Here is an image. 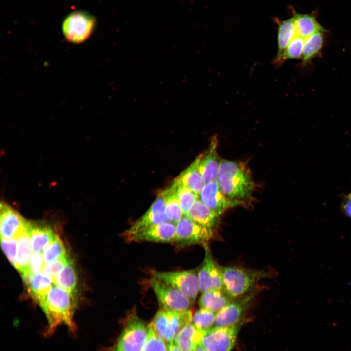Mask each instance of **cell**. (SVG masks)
<instances>
[{
	"instance_id": "cell-1",
	"label": "cell",
	"mask_w": 351,
	"mask_h": 351,
	"mask_svg": "<svg viewBox=\"0 0 351 351\" xmlns=\"http://www.w3.org/2000/svg\"><path fill=\"white\" fill-rule=\"evenodd\" d=\"M215 181L235 207L246 205L251 201L255 184L245 162L221 160Z\"/></svg>"
},
{
	"instance_id": "cell-2",
	"label": "cell",
	"mask_w": 351,
	"mask_h": 351,
	"mask_svg": "<svg viewBox=\"0 0 351 351\" xmlns=\"http://www.w3.org/2000/svg\"><path fill=\"white\" fill-rule=\"evenodd\" d=\"M74 295L53 284L44 300L39 305L48 323L44 332V336H51L57 327L61 325L66 326L73 335L77 334V327L73 318L76 306Z\"/></svg>"
},
{
	"instance_id": "cell-3",
	"label": "cell",
	"mask_w": 351,
	"mask_h": 351,
	"mask_svg": "<svg viewBox=\"0 0 351 351\" xmlns=\"http://www.w3.org/2000/svg\"><path fill=\"white\" fill-rule=\"evenodd\" d=\"M272 273L264 269H251L235 266L222 268L224 288L233 298L250 292L258 281L269 277Z\"/></svg>"
},
{
	"instance_id": "cell-4",
	"label": "cell",
	"mask_w": 351,
	"mask_h": 351,
	"mask_svg": "<svg viewBox=\"0 0 351 351\" xmlns=\"http://www.w3.org/2000/svg\"><path fill=\"white\" fill-rule=\"evenodd\" d=\"M192 317L190 310L176 311L161 309L149 325L157 335L168 344L174 341L183 328L192 322Z\"/></svg>"
},
{
	"instance_id": "cell-5",
	"label": "cell",
	"mask_w": 351,
	"mask_h": 351,
	"mask_svg": "<svg viewBox=\"0 0 351 351\" xmlns=\"http://www.w3.org/2000/svg\"><path fill=\"white\" fill-rule=\"evenodd\" d=\"M96 24L95 17L90 13L82 10L74 11L64 19L62 24V33L68 42L81 43L89 38Z\"/></svg>"
},
{
	"instance_id": "cell-6",
	"label": "cell",
	"mask_w": 351,
	"mask_h": 351,
	"mask_svg": "<svg viewBox=\"0 0 351 351\" xmlns=\"http://www.w3.org/2000/svg\"><path fill=\"white\" fill-rule=\"evenodd\" d=\"M125 327L111 351H141L146 342L148 326L136 314L128 315Z\"/></svg>"
},
{
	"instance_id": "cell-7",
	"label": "cell",
	"mask_w": 351,
	"mask_h": 351,
	"mask_svg": "<svg viewBox=\"0 0 351 351\" xmlns=\"http://www.w3.org/2000/svg\"><path fill=\"white\" fill-rule=\"evenodd\" d=\"M152 277L175 288L194 304L199 291L196 270L160 272L152 271Z\"/></svg>"
},
{
	"instance_id": "cell-8",
	"label": "cell",
	"mask_w": 351,
	"mask_h": 351,
	"mask_svg": "<svg viewBox=\"0 0 351 351\" xmlns=\"http://www.w3.org/2000/svg\"><path fill=\"white\" fill-rule=\"evenodd\" d=\"M212 230L184 215L176 224L175 242L178 247L193 244H203L213 235Z\"/></svg>"
},
{
	"instance_id": "cell-9",
	"label": "cell",
	"mask_w": 351,
	"mask_h": 351,
	"mask_svg": "<svg viewBox=\"0 0 351 351\" xmlns=\"http://www.w3.org/2000/svg\"><path fill=\"white\" fill-rule=\"evenodd\" d=\"M240 323L204 331L200 345L207 351H231L236 342Z\"/></svg>"
},
{
	"instance_id": "cell-10",
	"label": "cell",
	"mask_w": 351,
	"mask_h": 351,
	"mask_svg": "<svg viewBox=\"0 0 351 351\" xmlns=\"http://www.w3.org/2000/svg\"><path fill=\"white\" fill-rule=\"evenodd\" d=\"M149 285L161 309L186 311L193 305L191 301L171 285L152 277Z\"/></svg>"
},
{
	"instance_id": "cell-11",
	"label": "cell",
	"mask_w": 351,
	"mask_h": 351,
	"mask_svg": "<svg viewBox=\"0 0 351 351\" xmlns=\"http://www.w3.org/2000/svg\"><path fill=\"white\" fill-rule=\"evenodd\" d=\"M257 292V291L253 290L233 299L217 313L214 327H228L240 323L243 316L255 298Z\"/></svg>"
},
{
	"instance_id": "cell-12",
	"label": "cell",
	"mask_w": 351,
	"mask_h": 351,
	"mask_svg": "<svg viewBox=\"0 0 351 351\" xmlns=\"http://www.w3.org/2000/svg\"><path fill=\"white\" fill-rule=\"evenodd\" d=\"M205 257L198 272V280L200 292L224 288L222 268L214 259L207 243L203 245Z\"/></svg>"
},
{
	"instance_id": "cell-13",
	"label": "cell",
	"mask_w": 351,
	"mask_h": 351,
	"mask_svg": "<svg viewBox=\"0 0 351 351\" xmlns=\"http://www.w3.org/2000/svg\"><path fill=\"white\" fill-rule=\"evenodd\" d=\"M168 221L165 214V204L163 197L159 193L146 213L121 234L126 240L155 225Z\"/></svg>"
},
{
	"instance_id": "cell-14",
	"label": "cell",
	"mask_w": 351,
	"mask_h": 351,
	"mask_svg": "<svg viewBox=\"0 0 351 351\" xmlns=\"http://www.w3.org/2000/svg\"><path fill=\"white\" fill-rule=\"evenodd\" d=\"M28 222L7 204L1 203L0 233L1 239L17 238L27 229Z\"/></svg>"
},
{
	"instance_id": "cell-15",
	"label": "cell",
	"mask_w": 351,
	"mask_h": 351,
	"mask_svg": "<svg viewBox=\"0 0 351 351\" xmlns=\"http://www.w3.org/2000/svg\"><path fill=\"white\" fill-rule=\"evenodd\" d=\"M218 142L216 136H212L208 149L195 160L206 183L216 180L221 161L217 153Z\"/></svg>"
},
{
	"instance_id": "cell-16",
	"label": "cell",
	"mask_w": 351,
	"mask_h": 351,
	"mask_svg": "<svg viewBox=\"0 0 351 351\" xmlns=\"http://www.w3.org/2000/svg\"><path fill=\"white\" fill-rule=\"evenodd\" d=\"M176 234V224L167 221L155 225L135 234L127 241L172 243L175 242Z\"/></svg>"
},
{
	"instance_id": "cell-17",
	"label": "cell",
	"mask_w": 351,
	"mask_h": 351,
	"mask_svg": "<svg viewBox=\"0 0 351 351\" xmlns=\"http://www.w3.org/2000/svg\"><path fill=\"white\" fill-rule=\"evenodd\" d=\"M199 195L203 203L219 215L235 207L221 191L216 181L206 183Z\"/></svg>"
},
{
	"instance_id": "cell-18",
	"label": "cell",
	"mask_w": 351,
	"mask_h": 351,
	"mask_svg": "<svg viewBox=\"0 0 351 351\" xmlns=\"http://www.w3.org/2000/svg\"><path fill=\"white\" fill-rule=\"evenodd\" d=\"M27 231L35 253H41L57 236L49 226L43 223L28 222Z\"/></svg>"
},
{
	"instance_id": "cell-19",
	"label": "cell",
	"mask_w": 351,
	"mask_h": 351,
	"mask_svg": "<svg viewBox=\"0 0 351 351\" xmlns=\"http://www.w3.org/2000/svg\"><path fill=\"white\" fill-rule=\"evenodd\" d=\"M186 216L213 231L218 226L220 219V215L199 198L195 202Z\"/></svg>"
},
{
	"instance_id": "cell-20",
	"label": "cell",
	"mask_w": 351,
	"mask_h": 351,
	"mask_svg": "<svg viewBox=\"0 0 351 351\" xmlns=\"http://www.w3.org/2000/svg\"><path fill=\"white\" fill-rule=\"evenodd\" d=\"M233 299L225 288L214 289L202 293L199 303L201 308L217 313Z\"/></svg>"
},
{
	"instance_id": "cell-21",
	"label": "cell",
	"mask_w": 351,
	"mask_h": 351,
	"mask_svg": "<svg viewBox=\"0 0 351 351\" xmlns=\"http://www.w3.org/2000/svg\"><path fill=\"white\" fill-rule=\"evenodd\" d=\"M53 283L51 277L43 271L33 275L28 284V293L39 306L44 300Z\"/></svg>"
},
{
	"instance_id": "cell-22",
	"label": "cell",
	"mask_w": 351,
	"mask_h": 351,
	"mask_svg": "<svg viewBox=\"0 0 351 351\" xmlns=\"http://www.w3.org/2000/svg\"><path fill=\"white\" fill-rule=\"evenodd\" d=\"M177 184L173 181L170 187L159 192L164 199L167 219L175 224L182 219L183 214L177 196Z\"/></svg>"
},
{
	"instance_id": "cell-23",
	"label": "cell",
	"mask_w": 351,
	"mask_h": 351,
	"mask_svg": "<svg viewBox=\"0 0 351 351\" xmlns=\"http://www.w3.org/2000/svg\"><path fill=\"white\" fill-rule=\"evenodd\" d=\"M17 239V250L14 266L23 277L28 273L32 250L27 229L21 233Z\"/></svg>"
},
{
	"instance_id": "cell-24",
	"label": "cell",
	"mask_w": 351,
	"mask_h": 351,
	"mask_svg": "<svg viewBox=\"0 0 351 351\" xmlns=\"http://www.w3.org/2000/svg\"><path fill=\"white\" fill-rule=\"evenodd\" d=\"M204 332L190 323L180 331L175 342L183 351H194L200 345Z\"/></svg>"
},
{
	"instance_id": "cell-25",
	"label": "cell",
	"mask_w": 351,
	"mask_h": 351,
	"mask_svg": "<svg viewBox=\"0 0 351 351\" xmlns=\"http://www.w3.org/2000/svg\"><path fill=\"white\" fill-rule=\"evenodd\" d=\"M177 184L183 185L199 195L206 182L194 161L175 180Z\"/></svg>"
},
{
	"instance_id": "cell-26",
	"label": "cell",
	"mask_w": 351,
	"mask_h": 351,
	"mask_svg": "<svg viewBox=\"0 0 351 351\" xmlns=\"http://www.w3.org/2000/svg\"><path fill=\"white\" fill-rule=\"evenodd\" d=\"M297 35L304 39L318 32H324V29L311 14H296L292 17Z\"/></svg>"
},
{
	"instance_id": "cell-27",
	"label": "cell",
	"mask_w": 351,
	"mask_h": 351,
	"mask_svg": "<svg viewBox=\"0 0 351 351\" xmlns=\"http://www.w3.org/2000/svg\"><path fill=\"white\" fill-rule=\"evenodd\" d=\"M296 36L297 33L293 17L278 23V51L273 61L280 58L289 43Z\"/></svg>"
},
{
	"instance_id": "cell-28",
	"label": "cell",
	"mask_w": 351,
	"mask_h": 351,
	"mask_svg": "<svg viewBox=\"0 0 351 351\" xmlns=\"http://www.w3.org/2000/svg\"><path fill=\"white\" fill-rule=\"evenodd\" d=\"M324 32H318L305 39L300 58L302 64L309 63L320 55L324 43Z\"/></svg>"
},
{
	"instance_id": "cell-29",
	"label": "cell",
	"mask_w": 351,
	"mask_h": 351,
	"mask_svg": "<svg viewBox=\"0 0 351 351\" xmlns=\"http://www.w3.org/2000/svg\"><path fill=\"white\" fill-rule=\"evenodd\" d=\"M52 281L53 284L74 294L77 285V276L73 262L71 259Z\"/></svg>"
},
{
	"instance_id": "cell-30",
	"label": "cell",
	"mask_w": 351,
	"mask_h": 351,
	"mask_svg": "<svg viewBox=\"0 0 351 351\" xmlns=\"http://www.w3.org/2000/svg\"><path fill=\"white\" fill-rule=\"evenodd\" d=\"M66 255L65 246L57 235L44 249L42 254L45 265L51 264Z\"/></svg>"
},
{
	"instance_id": "cell-31",
	"label": "cell",
	"mask_w": 351,
	"mask_h": 351,
	"mask_svg": "<svg viewBox=\"0 0 351 351\" xmlns=\"http://www.w3.org/2000/svg\"><path fill=\"white\" fill-rule=\"evenodd\" d=\"M216 314V312L200 307L193 315L192 324L199 330L206 331L214 327Z\"/></svg>"
},
{
	"instance_id": "cell-32",
	"label": "cell",
	"mask_w": 351,
	"mask_h": 351,
	"mask_svg": "<svg viewBox=\"0 0 351 351\" xmlns=\"http://www.w3.org/2000/svg\"><path fill=\"white\" fill-rule=\"evenodd\" d=\"M305 39L296 36L289 43L282 56L273 63L279 66L289 59L301 58Z\"/></svg>"
},
{
	"instance_id": "cell-33",
	"label": "cell",
	"mask_w": 351,
	"mask_h": 351,
	"mask_svg": "<svg viewBox=\"0 0 351 351\" xmlns=\"http://www.w3.org/2000/svg\"><path fill=\"white\" fill-rule=\"evenodd\" d=\"M176 183L177 186V194L179 204L183 215H186L195 202L198 198L199 195L189 188Z\"/></svg>"
},
{
	"instance_id": "cell-34",
	"label": "cell",
	"mask_w": 351,
	"mask_h": 351,
	"mask_svg": "<svg viewBox=\"0 0 351 351\" xmlns=\"http://www.w3.org/2000/svg\"><path fill=\"white\" fill-rule=\"evenodd\" d=\"M147 337L141 351H168V344L149 324Z\"/></svg>"
},
{
	"instance_id": "cell-35",
	"label": "cell",
	"mask_w": 351,
	"mask_h": 351,
	"mask_svg": "<svg viewBox=\"0 0 351 351\" xmlns=\"http://www.w3.org/2000/svg\"><path fill=\"white\" fill-rule=\"evenodd\" d=\"M44 265L45 263L40 254L35 252L32 253L30 259L28 273L22 277L25 284H28L33 275L42 271Z\"/></svg>"
},
{
	"instance_id": "cell-36",
	"label": "cell",
	"mask_w": 351,
	"mask_h": 351,
	"mask_svg": "<svg viewBox=\"0 0 351 351\" xmlns=\"http://www.w3.org/2000/svg\"><path fill=\"white\" fill-rule=\"evenodd\" d=\"M70 259L67 255L51 264L45 265L42 271L49 274L53 280L62 271Z\"/></svg>"
},
{
	"instance_id": "cell-37",
	"label": "cell",
	"mask_w": 351,
	"mask_h": 351,
	"mask_svg": "<svg viewBox=\"0 0 351 351\" xmlns=\"http://www.w3.org/2000/svg\"><path fill=\"white\" fill-rule=\"evenodd\" d=\"M1 245L8 259L14 266L15 262L17 250V238L8 239H1Z\"/></svg>"
},
{
	"instance_id": "cell-38",
	"label": "cell",
	"mask_w": 351,
	"mask_h": 351,
	"mask_svg": "<svg viewBox=\"0 0 351 351\" xmlns=\"http://www.w3.org/2000/svg\"><path fill=\"white\" fill-rule=\"evenodd\" d=\"M343 213L351 219V193L347 195L344 198L341 205Z\"/></svg>"
},
{
	"instance_id": "cell-39",
	"label": "cell",
	"mask_w": 351,
	"mask_h": 351,
	"mask_svg": "<svg viewBox=\"0 0 351 351\" xmlns=\"http://www.w3.org/2000/svg\"><path fill=\"white\" fill-rule=\"evenodd\" d=\"M168 351H183L174 341L168 344Z\"/></svg>"
},
{
	"instance_id": "cell-40",
	"label": "cell",
	"mask_w": 351,
	"mask_h": 351,
	"mask_svg": "<svg viewBox=\"0 0 351 351\" xmlns=\"http://www.w3.org/2000/svg\"><path fill=\"white\" fill-rule=\"evenodd\" d=\"M194 351H207L204 348H203L201 346L199 345L198 347H197L195 349Z\"/></svg>"
}]
</instances>
